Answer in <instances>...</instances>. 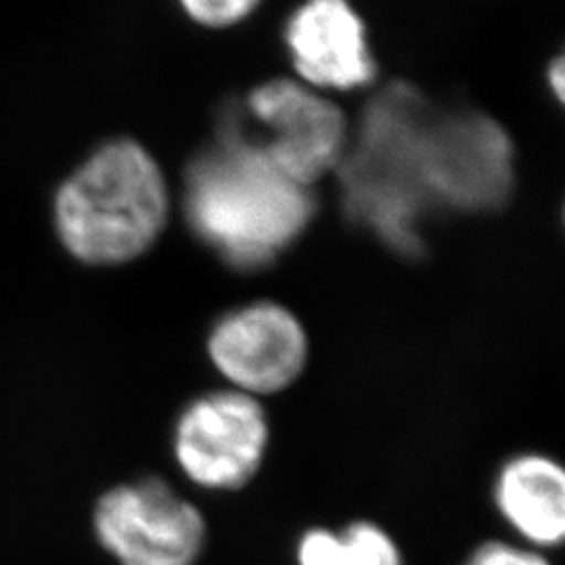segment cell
I'll use <instances>...</instances> for the list:
<instances>
[{
  "mask_svg": "<svg viewBox=\"0 0 565 565\" xmlns=\"http://www.w3.org/2000/svg\"><path fill=\"white\" fill-rule=\"evenodd\" d=\"M315 205L310 186L275 168L233 114L224 118L216 145L186 170V223L233 268L273 263L306 231Z\"/></svg>",
  "mask_w": 565,
  "mask_h": 565,
  "instance_id": "cell-1",
  "label": "cell"
},
{
  "mask_svg": "<svg viewBox=\"0 0 565 565\" xmlns=\"http://www.w3.org/2000/svg\"><path fill=\"white\" fill-rule=\"evenodd\" d=\"M170 193L160 163L132 139L95 149L61 182L53 221L63 247L84 264L116 266L160 239Z\"/></svg>",
  "mask_w": 565,
  "mask_h": 565,
  "instance_id": "cell-2",
  "label": "cell"
},
{
  "mask_svg": "<svg viewBox=\"0 0 565 565\" xmlns=\"http://www.w3.org/2000/svg\"><path fill=\"white\" fill-rule=\"evenodd\" d=\"M429 107L408 84H394L364 111L359 139L345 149L343 202L352 218L392 249H424L419 223L431 205L422 179V135Z\"/></svg>",
  "mask_w": 565,
  "mask_h": 565,
  "instance_id": "cell-3",
  "label": "cell"
},
{
  "mask_svg": "<svg viewBox=\"0 0 565 565\" xmlns=\"http://www.w3.org/2000/svg\"><path fill=\"white\" fill-rule=\"evenodd\" d=\"M93 532L118 565H198L210 539L202 509L156 476L105 490Z\"/></svg>",
  "mask_w": 565,
  "mask_h": 565,
  "instance_id": "cell-4",
  "label": "cell"
},
{
  "mask_svg": "<svg viewBox=\"0 0 565 565\" xmlns=\"http://www.w3.org/2000/svg\"><path fill=\"white\" fill-rule=\"evenodd\" d=\"M422 179L431 205L497 210L515 182L513 142L499 121L480 111H429L422 135Z\"/></svg>",
  "mask_w": 565,
  "mask_h": 565,
  "instance_id": "cell-5",
  "label": "cell"
},
{
  "mask_svg": "<svg viewBox=\"0 0 565 565\" xmlns=\"http://www.w3.org/2000/svg\"><path fill=\"white\" fill-rule=\"evenodd\" d=\"M268 443L270 425L258 398L221 390L182 408L172 431V455L191 484L235 492L260 473Z\"/></svg>",
  "mask_w": 565,
  "mask_h": 565,
  "instance_id": "cell-6",
  "label": "cell"
},
{
  "mask_svg": "<svg viewBox=\"0 0 565 565\" xmlns=\"http://www.w3.org/2000/svg\"><path fill=\"white\" fill-rule=\"evenodd\" d=\"M245 109L247 126L233 114L243 135L291 181L312 186L342 163L345 116L310 86L282 78L264 82L249 93Z\"/></svg>",
  "mask_w": 565,
  "mask_h": 565,
  "instance_id": "cell-7",
  "label": "cell"
},
{
  "mask_svg": "<svg viewBox=\"0 0 565 565\" xmlns=\"http://www.w3.org/2000/svg\"><path fill=\"white\" fill-rule=\"evenodd\" d=\"M218 373L247 396L277 394L294 384L308 359L300 319L277 302H254L221 317L207 335Z\"/></svg>",
  "mask_w": 565,
  "mask_h": 565,
  "instance_id": "cell-8",
  "label": "cell"
},
{
  "mask_svg": "<svg viewBox=\"0 0 565 565\" xmlns=\"http://www.w3.org/2000/svg\"><path fill=\"white\" fill-rule=\"evenodd\" d=\"M285 44L306 86L356 90L371 84L373 60L364 21L343 0H315L285 23Z\"/></svg>",
  "mask_w": 565,
  "mask_h": 565,
  "instance_id": "cell-9",
  "label": "cell"
},
{
  "mask_svg": "<svg viewBox=\"0 0 565 565\" xmlns=\"http://www.w3.org/2000/svg\"><path fill=\"white\" fill-rule=\"evenodd\" d=\"M492 503L520 545L548 553L565 541V471L541 452L509 459L497 473Z\"/></svg>",
  "mask_w": 565,
  "mask_h": 565,
  "instance_id": "cell-10",
  "label": "cell"
},
{
  "mask_svg": "<svg viewBox=\"0 0 565 565\" xmlns=\"http://www.w3.org/2000/svg\"><path fill=\"white\" fill-rule=\"evenodd\" d=\"M294 557L296 565H406L398 541L371 520L338 530L312 525L298 536Z\"/></svg>",
  "mask_w": 565,
  "mask_h": 565,
  "instance_id": "cell-11",
  "label": "cell"
},
{
  "mask_svg": "<svg viewBox=\"0 0 565 565\" xmlns=\"http://www.w3.org/2000/svg\"><path fill=\"white\" fill-rule=\"evenodd\" d=\"M184 13L205 28H228L247 20L256 9V0H186Z\"/></svg>",
  "mask_w": 565,
  "mask_h": 565,
  "instance_id": "cell-12",
  "label": "cell"
},
{
  "mask_svg": "<svg viewBox=\"0 0 565 565\" xmlns=\"http://www.w3.org/2000/svg\"><path fill=\"white\" fill-rule=\"evenodd\" d=\"M463 565H555L543 551L509 543V541H484L469 551Z\"/></svg>",
  "mask_w": 565,
  "mask_h": 565,
  "instance_id": "cell-13",
  "label": "cell"
},
{
  "mask_svg": "<svg viewBox=\"0 0 565 565\" xmlns=\"http://www.w3.org/2000/svg\"><path fill=\"white\" fill-rule=\"evenodd\" d=\"M548 84L557 97V102H564L565 93V63L564 57H557L548 65Z\"/></svg>",
  "mask_w": 565,
  "mask_h": 565,
  "instance_id": "cell-14",
  "label": "cell"
}]
</instances>
